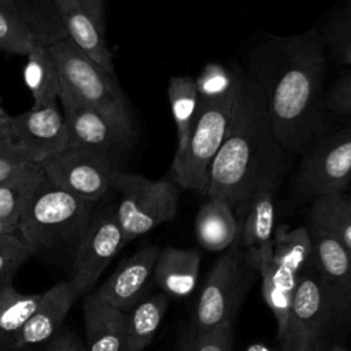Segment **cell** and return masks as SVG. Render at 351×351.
<instances>
[{"instance_id": "cell-1", "label": "cell", "mask_w": 351, "mask_h": 351, "mask_svg": "<svg viewBox=\"0 0 351 351\" xmlns=\"http://www.w3.org/2000/svg\"><path fill=\"white\" fill-rule=\"evenodd\" d=\"M325 48L321 32L308 29L265 34L247 52L245 75L258 85L274 134L292 155H303L319 138Z\"/></svg>"}, {"instance_id": "cell-2", "label": "cell", "mask_w": 351, "mask_h": 351, "mask_svg": "<svg viewBox=\"0 0 351 351\" xmlns=\"http://www.w3.org/2000/svg\"><path fill=\"white\" fill-rule=\"evenodd\" d=\"M292 156L274 134L258 85L244 73L228 133L208 170L206 197L241 207L259 185H281Z\"/></svg>"}, {"instance_id": "cell-3", "label": "cell", "mask_w": 351, "mask_h": 351, "mask_svg": "<svg viewBox=\"0 0 351 351\" xmlns=\"http://www.w3.org/2000/svg\"><path fill=\"white\" fill-rule=\"evenodd\" d=\"M243 77L244 73L237 70L214 90L199 93L197 114L188 145L170 166L171 180L178 186L206 196L208 170L228 133Z\"/></svg>"}, {"instance_id": "cell-4", "label": "cell", "mask_w": 351, "mask_h": 351, "mask_svg": "<svg viewBox=\"0 0 351 351\" xmlns=\"http://www.w3.org/2000/svg\"><path fill=\"white\" fill-rule=\"evenodd\" d=\"M95 204L59 188L44 174L19 218L18 232L33 254L74 247Z\"/></svg>"}, {"instance_id": "cell-5", "label": "cell", "mask_w": 351, "mask_h": 351, "mask_svg": "<svg viewBox=\"0 0 351 351\" xmlns=\"http://www.w3.org/2000/svg\"><path fill=\"white\" fill-rule=\"evenodd\" d=\"M48 48L55 60L60 84L78 99L103 112L136 141L137 132L133 117L117 77L100 69L67 37L52 41Z\"/></svg>"}, {"instance_id": "cell-6", "label": "cell", "mask_w": 351, "mask_h": 351, "mask_svg": "<svg viewBox=\"0 0 351 351\" xmlns=\"http://www.w3.org/2000/svg\"><path fill=\"white\" fill-rule=\"evenodd\" d=\"M256 276L258 267L251 248L234 243L225 250L204 281L188 329L203 333L221 324L233 322Z\"/></svg>"}, {"instance_id": "cell-7", "label": "cell", "mask_w": 351, "mask_h": 351, "mask_svg": "<svg viewBox=\"0 0 351 351\" xmlns=\"http://www.w3.org/2000/svg\"><path fill=\"white\" fill-rule=\"evenodd\" d=\"M178 185L170 180H149L119 170L112 189L119 193L115 214L125 245L156 226L174 219L178 208Z\"/></svg>"}, {"instance_id": "cell-8", "label": "cell", "mask_w": 351, "mask_h": 351, "mask_svg": "<svg viewBox=\"0 0 351 351\" xmlns=\"http://www.w3.org/2000/svg\"><path fill=\"white\" fill-rule=\"evenodd\" d=\"M121 159L88 147L69 144L43 163L45 177L74 196L96 203L110 189L121 170Z\"/></svg>"}, {"instance_id": "cell-9", "label": "cell", "mask_w": 351, "mask_h": 351, "mask_svg": "<svg viewBox=\"0 0 351 351\" xmlns=\"http://www.w3.org/2000/svg\"><path fill=\"white\" fill-rule=\"evenodd\" d=\"M351 182V126L319 137L304 154L295 185L307 197L346 192Z\"/></svg>"}, {"instance_id": "cell-10", "label": "cell", "mask_w": 351, "mask_h": 351, "mask_svg": "<svg viewBox=\"0 0 351 351\" xmlns=\"http://www.w3.org/2000/svg\"><path fill=\"white\" fill-rule=\"evenodd\" d=\"M125 247L123 233L115 207L92 213L75 245L71 281L81 295H86L99 281L112 258Z\"/></svg>"}, {"instance_id": "cell-11", "label": "cell", "mask_w": 351, "mask_h": 351, "mask_svg": "<svg viewBox=\"0 0 351 351\" xmlns=\"http://www.w3.org/2000/svg\"><path fill=\"white\" fill-rule=\"evenodd\" d=\"M59 100L69 130V144L99 149L119 159L133 148L134 140L103 112L78 99L62 84Z\"/></svg>"}, {"instance_id": "cell-12", "label": "cell", "mask_w": 351, "mask_h": 351, "mask_svg": "<svg viewBox=\"0 0 351 351\" xmlns=\"http://www.w3.org/2000/svg\"><path fill=\"white\" fill-rule=\"evenodd\" d=\"M11 138L32 162L44 163L69 145V130L58 104L30 108L10 118Z\"/></svg>"}, {"instance_id": "cell-13", "label": "cell", "mask_w": 351, "mask_h": 351, "mask_svg": "<svg viewBox=\"0 0 351 351\" xmlns=\"http://www.w3.org/2000/svg\"><path fill=\"white\" fill-rule=\"evenodd\" d=\"M313 241V267L330 298L336 318H351V252L318 228L308 229Z\"/></svg>"}, {"instance_id": "cell-14", "label": "cell", "mask_w": 351, "mask_h": 351, "mask_svg": "<svg viewBox=\"0 0 351 351\" xmlns=\"http://www.w3.org/2000/svg\"><path fill=\"white\" fill-rule=\"evenodd\" d=\"M160 250L156 245L140 248L93 292L99 299L126 313L136 306L154 280V266Z\"/></svg>"}, {"instance_id": "cell-15", "label": "cell", "mask_w": 351, "mask_h": 351, "mask_svg": "<svg viewBox=\"0 0 351 351\" xmlns=\"http://www.w3.org/2000/svg\"><path fill=\"white\" fill-rule=\"evenodd\" d=\"M80 296L81 293L71 280L58 282L41 293L36 310L14 336L10 350L18 351L49 341L59 332L70 308Z\"/></svg>"}, {"instance_id": "cell-16", "label": "cell", "mask_w": 351, "mask_h": 351, "mask_svg": "<svg viewBox=\"0 0 351 351\" xmlns=\"http://www.w3.org/2000/svg\"><path fill=\"white\" fill-rule=\"evenodd\" d=\"M335 319L336 314L321 277L313 266L304 269L296 277L288 330L325 337Z\"/></svg>"}, {"instance_id": "cell-17", "label": "cell", "mask_w": 351, "mask_h": 351, "mask_svg": "<svg viewBox=\"0 0 351 351\" xmlns=\"http://www.w3.org/2000/svg\"><path fill=\"white\" fill-rule=\"evenodd\" d=\"M67 38L75 44L100 69L115 77L111 51L101 27L80 0H53Z\"/></svg>"}, {"instance_id": "cell-18", "label": "cell", "mask_w": 351, "mask_h": 351, "mask_svg": "<svg viewBox=\"0 0 351 351\" xmlns=\"http://www.w3.org/2000/svg\"><path fill=\"white\" fill-rule=\"evenodd\" d=\"M251 251L261 277L263 300L276 318L277 337L281 340L288 330L298 274H292L274 263L271 241L259 248H251Z\"/></svg>"}, {"instance_id": "cell-19", "label": "cell", "mask_w": 351, "mask_h": 351, "mask_svg": "<svg viewBox=\"0 0 351 351\" xmlns=\"http://www.w3.org/2000/svg\"><path fill=\"white\" fill-rule=\"evenodd\" d=\"M126 313L93 293L84 300L86 351H126Z\"/></svg>"}, {"instance_id": "cell-20", "label": "cell", "mask_w": 351, "mask_h": 351, "mask_svg": "<svg viewBox=\"0 0 351 351\" xmlns=\"http://www.w3.org/2000/svg\"><path fill=\"white\" fill-rule=\"evenodd\" d=\"M202 255L196 250L166 247L154 266V281L167 296L185 298L193 292Z\"/></svg>"}, {"instance_id": "cell-21", "label": "cell", "mask_w": 351, "mask_h": 351, "mask_svg": "<svg viewBox=\"0 0 351 351\" xmlns=\"http://www.w3.org/2000/svg\"><path fill=\"white\" fill-rule=\"evenodd\" d=\"M195 234L199 244L208 251H225L239 236L233 208L225 200L207 197L195 218Z\"/></svg>"}, {"instance_id": "cell-22", "label": "cell", "mask_w": 351, "mask_h": 351, "mask_svg": "<svg viewBox=\"0 0 351 351\" xmlns=\"http://www.w3.org/2000/svg\"><path fill=\"white\" fill-rule=\"evenodd\" d=\"M280 184L265 182L240 207L245 211L239 244L245 248H259L273 239L274 197Z\"/></svg>"}, {"instance_id": "cell-23", "label": "cell", "mask_w": 351, "mask_h": 351, "mask_svg": "<svg viewBox=\"0 0 351 351\" xmlns=\"http://www.w3.org/2000/svg\"><path fill=\"white\" fill-rule=\"evenodd\" d=\"M26 58L23 81L33 99L32 108H44L51 104H58L60 78L48 44L38 40Z\"/></svg>"}, {"instance_id": "cell-24", "label": "cell", "mask_w": 351, "mask_h": 351, "mask_svg": "<svg viewBox=\"0 0 351 351\" xmlns=\"http://www.w3.org/2000/svg\"><path fill=\"white\" fill-rule=\"evenodd\" d=\"M167 307L169 296L166 293H155L143 298L136 306L126 311V351H143L151 344Z\"/></svg>"}, {"instance_id": "cell-25", "label": "cell", "mask_w": 351, "mask_h": 351, "mask_svg": "<svg viewBox=\"0 0 351 351\" xmlns=\"http://www.w3.org/2000/svg\"><path fill=\"white\" fill-rule=\"evenodd\" d=\"M199 93V85L192 77L180 75L169 81L167 97L177 134V148L173 160L178 159L188 145L197 114Z\"/></svg>"}, {"instance_id": "cell-26", "label": "cell", "mask_w": 351, "mask_h": 351, "mask_svg": "<svg viewBox=\"0 0 351 351\" xmlns=\"http://www.w3.org/2000/svg\"><path fill=\"white\" fill-rule=\"evenodd\" d=\"M43 178V163H32L0 182V221L18 229L19 218Z\"/></svg>"}, {"instance_id": "cell-27", "label": "cell", "mask_w": 351, "mask_h": 351, "mask_svg": "<svg viewBox=\"0 0 351 351\" xmlns=\"http://www.w3.org/2000/svg\"><path fill=\"white\" fill-rule=\"evenodd\" d=\"M310 226L328 233L351 252V196L341 192L315 197Z\"/></svg>"}, {"instance_id": "cell-28", "label": "cell", "mask_w": 351, "mask_h": 351, "mask_svg": "<svg viewBox=\"0 0 351 351\" xmlns=\"http://www.w3.org/2000/svg\"><path fill=\"white\" fill-rule=\"evenodd\" d=\"M313 241L307 228H288L280 225L273 232L271 258L281 269L299 274L313 266Z\"/></svg>"}, {"instance_id": "cell-29", "label": "cell", "mask_w": 351, "mask_h": 351, "mask_svg": "<svg viewBox=\"0 0 351 351\" xmlns=\"http://www.w3.org/2000/svg\"><path fill=\"white\" fill-rule=\"evenodd\" d=\"M41 293H22L12 282L0 288V347L10 350V344L19 329L36 310Z\"/></svg>"}, {"instance_id": "cell-30", "label": "cell", "mask_w": 351, "mask_h": 351, "mask_svg": "<svg viewBox=\"0 0 351 351\" xmlns=\"http://www.w3.org/2000/svg\"><path fill=\"white\" fill-rule=\"evenodd\" d=\"M38 37L16 8L0 3V49L15 55H27Z\"/></svg>"}, {"instance_id": "cell-31", "label": "cell", "mask_w": 351, "mask_h": 351, "mask_svg": "<svg viewBox=\"0 0 351 351\" xmlns=\"http://www.w3.org/2000/svg\"><path fill=\"white\" fill-rule=\"evenodd\" d=\"M233 322H225L203 333H192L186 329L181 346L185 351H233Z\"/></svg>"}, {"instance_id": "cell-32", "label": "cell", "mask_w": 351, "mask_h": 351, "mask_svg": "<svg viewBox=\"0 0 351 351\" xmlns=\"http://www.w3.org/2000/svg\"><path fill=\"white\" fill-rule=\"evenodd\" d=\"M33 255L18 230L0 234V277L12 280L16 270Z\"/></svg>"}, {"instance_id": "cell-33", "label": "cell", "mask_w": 351, "mask_h": 351, "mask_svg": "<svg viewBox=\"0 0 351 351\" xmlns=\"http://www.w3.org/2000/svg\"><path fill=\"white\" fill-rule=\"evenodd\" d=\"M324 106L333 114L351 117V69L346 70L329 88Z\"/></svg>"}, {"instance_id": "cell-34", "label": "cell", "mask_w": 351, "mask_h": 351, "mask_svg": "<svg viewBox=\"0 0 351 351\" xmlns=\"http://www.w3.org/2000/svg\"><path fill=\"white\" fill-rule=\"evenodd\" d=\"M321 32L324 44L341 64L351 66V30L336 29L325 25Z\"/></svg>"}, {"instance_id": "cell-35", "label": "cell", "mask_w": 351, "mask_h": 351, "mask_svg": "<svg viewBox=\"0 0 351 351\" xmlns=\"http://www.w3.org/2000/svg\"><path fill=\"white\" fill-rule=\"evenodd\" d=\"M32 162L15 144L0 145V182L23 170Z\"/></svg>"}, {"instance_id": "cell-36", "label": "cell", "mask_w": 351, "mask_h": 351, "mask_svg": "<svg viewBox=\"0 0 351 351\" xmlns=\"http://www.w3.org/2000/svg\"><path fill=\"white\" fill-rule=\"evenodd\" d=\"M281 351H324V336L288 330L280 340Z\"/></svg>"}, {"instance_id": "cell-37", "label": "cell", "mask_w": 351, "mask_h": 351, "mask_svg": "<svg viewBox=\"0 0 351 351\" xmlns=\"http://www.w3.org/2000/svg\"><path fill=\"white\" fill-rule=\"evenodd\" d=\"M43 351H86V347L73 332L59 330L45 343Z\"/></svg>"}, {"instance_id": "cell-38", "label": "cell", "mask_w": 351, "mask_h": 351, "mask_svg": "<svg viewBox=\"0 0 351 351\" xmlns=\"http://www.w3.org/2000/svg\"><path fill=\"white\" fill-rule=\"evenodd\" d=\"M326 25L336 29L351 30V4L347 5L344 10H341L340 12H337L335 16H332Z\"/></svg>"}, {"instance_id": "cell-39", "label": "cell", "mask_w": 351, "mask_h": 351, "mask_svg": "<svg viewBox=\"0 0 351 351\" xmlns=\"http://www.w3.org/2000/svg\"><path fill=\"white\" fill-rule=\"evenodd\" d=\"M81 4L90 12L95 21L104 27V1L103 0H80Z\"/></svg>"}, {"instance_id": "cell-40", "label": "cell", "mask_w": 351, "mask_h": 351, "mask_svg": "<svg viewBox=\"0 0 351 351\" xmlns=\"http://www.w3.org/2000/svg\"><path fill=\"white\" fill-rule=\"evenodd\" d=\"M10 118H11V115L8 118H0V145L12 144Z\"/></svg>"}, {"instance_id": "cell-41", "label": "cell", "mask_w": 351, "mask_h": 351, "mask_svg": "<svg viewBox=\"0 0 351 351\" xmlns=\"http://www.w3.org/2000/svg\"><path fill=\"white\" fill-rule=\"evenodd\" d=\"M243 351H274V350L262 343H252L248 347H245Z\"/></svg>"}, {"instance_id": "cell-42", "label": "cell", "mask_w": 351, "mask_h": 351, "mask_svg": "<svg viewBox=\"0 0 351 351\" xmlns=\"http://www.w3.org/2000/svg\"><path fill=\"white\" fill-rule=\"evenodd\" d=\"M14 230H18V229L5 223V222H3V221H0V234L5 233V232H14Z\"/></svg>"}, {"instance_id": "cell-43", "label": "cell", "mask_w": 351, "mask_h": 351, "mask_svg": "<svg viewBox=\"0 0 351 351\" xmlns=\"http://www.w3.org/2000/svg\"><path fill=\"white\" fill-rule=\"evenodd\" d=\"M328 351H348L347 348H344L343 346H339V344H335V346H332Z\"/></svg>"}, {"instance_id": "cell-44", "label": "cell", "mask_w": 351, "mask_h": 351, "mask_svg": "<svg viewBox=\"0 0 351 351\" xmlns=\"http://www.w3.org/2000/svg\"><path fill=\"white\" fill-rule=\"evenodd\" d=\"M0 3H1V4H5V5H10V7L16 8V7H15V0H0Z\"/></svg>"}, {"instance_id": "cell-45", "label": "cell", "mask_w": 351, "mask_h": 351, "mask_svg": "<svg viewBox=\"0 0 351 351\" xmlns=\"http://www.w3.org/2000/svg\"><path fill=\"white\" fill-rule=\"evenodd\" d=\"M10 115L4 111V108H3V106H1V99H0V118H8Z\"/></svg>"}, {"instance_id": "cell-46", "label": "cell", "mask_w": 351, "mask_h": 351, "mask_svg": "<svg viewBox=\"0 0 351 351\" xmlns=\"http://www.w3.org/2000/svg\"><path fill=\"white\" fill-rule=\"evenodd\" d=\"M10 282H12V280H7V278H1V277H0V288H1L3 285H5V284H10Z\"/></svg>"}, {"instance_id": "cell-47", "label": "cell", "mask_w": 351, "mask_h": 351, "mask_svg": "<svg viewBox=\"0 0 351 351\" xmlns=\"http://www.w3.org/2000/svg\"><path fill=\"white\" fill-rule=\"evenodd\" d=\"M0 351H11V350H7V348H1V347H0Z\"/></svg>"}, {"instance_id": "cell-48", "label": "cell", "mask_w": 351, "mask_h": 351, "mask_svg": "<svg viewBox=\"0 0 351 351\" xmlns=\"http://www.w3.org/2000/svg\"><path fill=\"white\" fill-rule=\"evenodd\" d=\"M180 351H185V350H184V347H182V346H181V348H180Z\"/></svg>"}, {"instance_id": "cell-49", "label": "cell", "mask_w": 351, "mask_h": 351, "mask_svg": "<svg viewBox=\"0 0 351 351\" xmlns=\"http://www.w3.org/2000/svg\"><path fill=\"white\" fill-rule=\"evenodd\" d=\"M11 351H12V350H11Z\"/></svg>"}]
</instances>
